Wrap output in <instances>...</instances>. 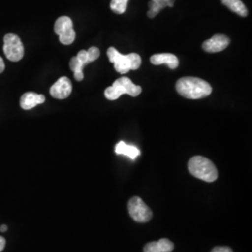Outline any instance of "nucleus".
<instances>
[{
    "instance_id": "nucleus-1",
    "label": "nucleus",
    "mask_w": 252,
    "mask_h": 252,
    "mask_svg": "<svg viewBox=\"0 0 252 252\" xmlns=\"http://www.w3.org/2000/svg\"><path fill=\"white\" fill-rule=\"evenodd\" d=\"M176 90L188 99H200L211 94V85L202 79L194 77L181 78L176 83Z\"/></svg>"
},
{
    "instance_id": "nucleus-2",
    "label": "nucleus",
    "mask_w": 252,
    "mask_h": 252,
    "mask_svg": "<svg viewBox=\"0 0 252 252\" xmlns=\"http://www.w3.org/2000/svg\"><path fill=\"white\" fill-rule=\"evenodd\" d=\"M188 168L189 173L199 180L213 182L218 179V170L215 164L206 157H192L188 162Z\"/></svg>"
},
{
    "instance_id": "nucleus-3",
    "label": "nucleus",
    "mask_w": 252,
    "mask_h": 252,
    "mask_svg": "<svg viewBox=\"0 0 252 252\" xmlns=\"http://www.w3.org/2000/svg\"><path fill=\"white\" fill-rule=\"evenodd\" d=\"M108 59L114 64L116 71L121 74H126L130 70H136L141 65V57L137 54H129L127 55L120 54L113 47L108 48Z\"/></svg>"
},
{
    "instance_id": "nucleus-4",
    "label": "nucleus",
    "mask_w": 252,
    "mask_h": 252,
    "mask_svg": "<svg viewBox=\"0 0 252 252\" xmlns=\"http://www.w3.org/2000/svg\"><path fill=\"white\" fill-rule=\"evenodd\" d=\"M140 86L135 85L132 81L126 77H122L113 82L112 86L105 90V96L108 100H116L123 94H129L131 96H137L141 94Z\"/></svg>"
},
{
    "instance_id": "nucleus-5",
    "label": "nucleus",
    "mask_w": 252,
    "mask_h": 252,
    "mask_svg": "<svg viewBox=\"0 0 252 252\" xmlns=\"http://www.w3.org/2000/svg\"><path fill=\"white\" fill-rule=\"evenodd\" d=\"M128 211L130 216L132 217V219L136 222H148L153 218V212L151 208L138 196H134L129 200Z\"/></svg>"
},
{
    "instance_id": "nucleus-6",
    "label": "nucleus",
    "mask_w": 252,
    "mask_h": 252,
    "mask_svg": "<svg viewBox=\"0 0 252 252\" xmlns=\"http://www.w3.org/2000/svg\"><path fill=\"white\" fill-rule=\"evenodd\" d=\"M3 51L6 57L11 62H18L25 54V48L21 38L15 34H7L4 36Z\"/></svg>"
},
{
    "instance_id": "nucleus-7",
    "label": "nucleus",
    "mask_w": 252,
    "mask_h": 252,
    "mask_svg": "<svg viewBox=\"0 0 252 252\" xmlns=\"http://www.w3.org/2000/svg\"><path fill=\"white\" fill-rule=\"evenodd\" d=\"M54 32L58 35L60 42L63 45L72 44L76 38L72 20L67 16H62L56 20L54 24Z\"/></svg>"
},
{
    "instance_id": "nucleus-8",
    "label": "nucleus",
    "mask_w": 252,
    "mask_h": 252,
    "mask_svg": "<svg viewBox=\"0 0 252 252\" xmlns=\"http://www.w3.org/2000/svg\"><path fill=\"white\" fill-rule=\"evenodd\" d=\"M72 92V83L66 77H61L50 89L51 95L56 99H65Z\"/></svg>"
},
{
    "instance_id": "nucleus-9",
    "label": "nucleus",
    "mask_w": 252,
    "mask_h": 252,
    "mask_svg": "<svg viewBox=\"0 0 252 252\" xmlns=\"http://www.w3.org/2000/svg\"><path fill=\"white\" fill-rule=\"evenodd\" d=\"M230 44V39L225 35L218 34L203 43V49L207 53H219L225 50Z\"/></svg>"
},
{
    "instance_id": "nucleus-10",
    "label": "nucleus",
    "mask_w": 252,
    "mask_h": 252,
    "mask_svg": "<svg viewBox=\"0 0 252 252\" xmlns=\"http://www.w3.org/2000/svg\"><path fill=\"white\" fill-rule=\"evenodd\" d=\"M45 96L43 94H38L36 93L28 92L21 96L20 106L23 109L28 110V109L35 108L37 105L43 104L45 102Z\"/></svg>"
},
{
    "instance_id": "nucleus-11",
    "label": "nucleus",
    "mask_w": 252,
    "mask_h": 252,
    "mask_svg": "<svg viewBox=\"0 0 252 252\" xmlns=\"http://www.w3.org/2000/svg\"><path fill=\"white\" fill-rule=\"evenodd\" d=\"M151 63L155 65L167 64L170 69H176L179 66V59L176 55L172 54H154L151 57Z\"/></svg>"
},
{
    "instance_id": "nucleus-12",
    "label": "nucleus",
    "mask_w": 252,
    "mask_h": 252,
    "mask_svg": "<svg viewBox=\"0 0 252 252\" xmlns=\"http://www.w3.org/2000/svg\"><path fill=\"white\" fill-rule=\"evenodd\" d=\"M174 250V244L166 238L159 241L148 243L144 247V252H171Z\"/></svg>"
},
{
    "instance_id": "nucleus-13",
    "label": "nucleus",
    "mask_w": 252,
    "mask_h": 252,
    "mask_svg": "<svg viewBox=\"0 0 252 252\" xmlns=\"http://www.w3.org/2000/svg\"><path fill=\"white\" fill-rule=\"evenodd\" d=\"M115 153L117 154H123V155L128 156L132 160H135L136 157H138L140 155V151L136 147L126 144L124 141H121L116 145Z\"/></svg>"
},
{
    "instance_id": "nucleus-14",
    "label": "nucleus",
    "mask_w": 252,
    "mask_h": 252,
    "mask_svg": "<svg viewBox=\"0 0 252 252\" xmlns=\"http://www.w3.org/2000/svg\"><path fill=\"white\" fill-rule=\"evenodd\" d=\"M221 3L233 12L237 13L242 17H247L249 14L248 9L241 0H220Z\"/></svg>"
},
{
    "instance_id": "nucleus-15",
    "label": "nucleus",
    "mask_w": 252,
    "mask_h": 252,
    "mask_svg": "<svg viewBox=\"0 0 252 252\" xmlns=\"http://www.w3.org/2000/svg\"><path fill=\"white\" fill-rule=\"evenodd\" d=\"M150 10L148 12V16L150 18L155 17L162 8L169 6H173V0H153V2L150 3Z\"/></svg>"
},
{
    "instance_id": "nucleus-16",
    "label": "nucleus",
    "mask_w": 252,
    "mask_h": 252,
    "mask_svg": "<svg viewBox=\"0 0 252 252\" xmlns=\"http://www.w3.org/2000/svg\"><path fill=\"white\" fill-rule=\"evenodd\" d=\"M69 66L71 68L73 72H74V78L75 80L78 81H81L84 78V75L82 72V69H83V64L78 60V58L75 56L73 57L72 59L70 60V63H69Z\"/></svg>"
},
{
    "instance_id": "nucleus-17",
    "label": "nucleus",
    "mask_w": 252,
    "mask_h": 252,
    "mask_svg": "<svg viewBox=\"0 0 252 252\" xmlns=\"http://www.w3.org/2000/svg\"><path fill=\"white\" fill-rule=\"evenodd\" d=\"M128 1L129 0H111L110 9L117 14H123L127 9Z\"/></svg>"
},
{
    "instance_id": "nucleus-18",
    "label": "nucleus",
    "mask_w": 252,
    "mask_h": 252,
    "mask_svg": "<svg viewBox=\"0 0 252 252\" xmlns=\"http://www.w3.org/2000/svg\"><path fill=\"white\" fill-rule=\"evenodd\" d=\"M87 54L90 59V62H94L99 58V49H97L96 47H91L90 49L87 51Z\"/></svg>"
},
{
    "instance_id": "nucleus-19",
    "label": "nucleus",
    "mask_w": 252,
    "mask_h": 252,
    "mask_svg": "<svg viewBox=\"0 0 252 252\" xmlns=\"http://www.w3.org/2000/svg\"><path fill=\"white\" fill-rule=\"evenodd\" d=\"M76 57H77L78 60L83 64V66L86 65L87 63H91L90 59H89V57H88V54H87V51L81 50V51L79 52V54H77Z\"/></svg>"
},
{
    "instance_id": "nucleus-20",
    "label": "nucleus",
    "mask_w": 252,
    "mask_h": 252,
    "mask_svg": "<svg viewBox=\"0 0 252 252\" xmlns=\"http://www.w3.org/2000/svg\"><path fill=\"white\" fill-rule=\"evenodd\" d=\"M211 252H234L233 250L229 247H216L214 248Z\"/></svg>"
},
{
    "instance_id": "nucleus-21",
    "label": "nucleus",
    "mask_w": 252,
    "mask_h": 252,
    "mask_svg": "<svg viewBox=\"0 0 252 252\" xmlns=\"http://www.w3.org/2000/svg\"><path fill=\"white\" fill-rule=\"evenodd\" d=\"M5 246H6V240H5V238L2 237V236H0V252L4 250Z\"/></svg>"
},
{
    "instance_id": "nucleus-22",
    "label": "nucleus",
    "mask_w": 252,
    "mask_h": 252,
    "mask_svg": "<svg viewBox=\"0 0 252 252\" xmlns=\"http://www.w3.org/2000/svg\"><path fill=\"white\" fill-rule=\"evenodd\" d=\"M4 69H5V63H4L2 57L0 56V73L3 72Z\"/></svg>"
},
{
    "instance_id": "nucleus-23",
    "label": "nucleus",
    "mask_w": 252,
    "mask_h": 252,
    "mask_svg": "<svg viewBox=\"0 0 252 252\" xmlns=\"http://www.w3.org/2000/svg\"><path fill=\"white\" fill-rule=\"evenodd\" d=\"M8 230V226L7 225H2L0 227V231L2 232V233H4V232H6Z\"/></svg>"
}]
</instances>
